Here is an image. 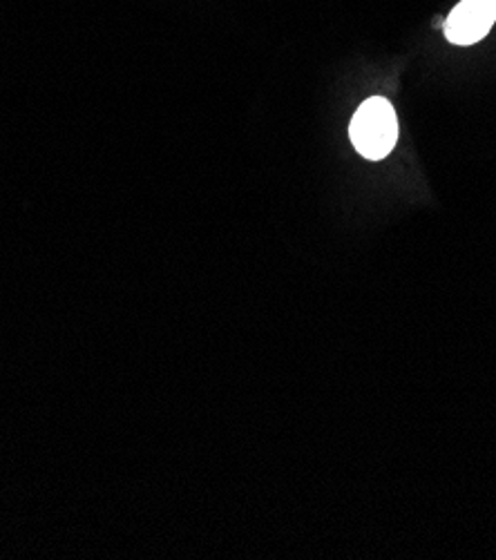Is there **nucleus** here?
Instances as JSON below:
<instances>
[{
    "instance_id": "nucleus-2",
    "label": "nucleus",
    "mask_w": 496,
    "mask_h": 560,
    "mask_svg": "<svg viewBox=\"0 0 496 560\" xmlns=\"http://www.w3.org/2000/svg\"><path fill=\"white\" fill-rule=\"evenodd\" d=\"M496 23V0H461L446 19L443 32L452 45L483 40Z\"/></svg>"
},
{
    "instance_id": "nucleus-1",
    "label": "nucleus",
    "mask_w": 496,
    "mask_h": 560,
    "mask_svg": "<svg viewBox=\"0 0 496 560\" xmlns=\"http://www.w3.org/2000/svg\"><path fill=\"white\" fill-rule=\"evenodd\" d=\"M349 139L356 152L369 161H382L390 156L399 141V119L394 105L382 98H367L351 119Z\"/></svg>"
}]
</instances>
